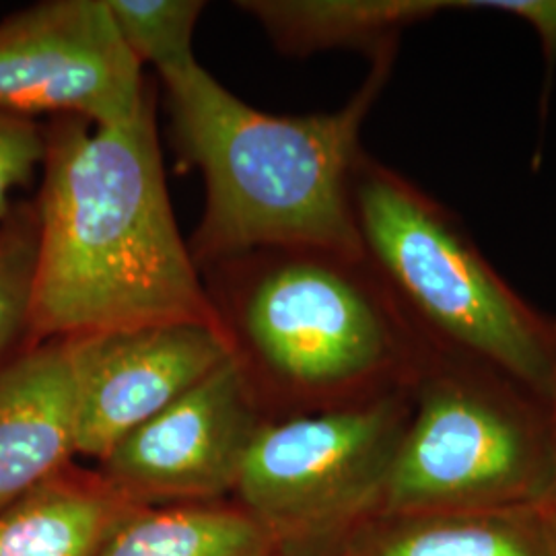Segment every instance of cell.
<instances>
[{
    "instance_id": "10",
    "label": "cell",
    "mask_w": 556,
    "mask_h": 556,
    "mask_svg": "<svg viewBox=\"0 0 556 556\" xmlns=\"http://www.w3.org/2000/svg\"><path fill=\"white\" fill-rule=\"evenodd\" d=\"M77 456L75 386L64 338L0 361V509Z\"/></svg>"
},
{
    "instance_id": "6",
    "label": "cell",
    "mask_w": 556,
    "mask_h": 556,
    "mask_svg": "<svg viewBox=\"0 0 556 556\" xmlns=\"http://www.w3.org/2000/svg\"><path fill=\"white\" fill-rule=\"evenodd\" d=\"M410 415V388L312 415L266 420L236 497L278 556H326L381 507Z\"/></svg>"
},
{
    "instance_id": "2",
    "label": "cell",
    "mask_w": 556,
    "mask_h": 556,
    "mask_svg": "<svg viewBox=\"0 0 556 556\" xmlns=\"http://www.w3.org/2000/svg\"><path fill=\"white\" fill-rule=\"evenodd\" d=\"M397 46L371 56L340 110L273 116L194 62L161 75L179 157L200 172L204 213L188 248L200 268L256 250L363 256L353 176L363 124L392 77Z\"/></svg>"
},
{
    "instance_id": "5",
    "label": "cell",
    "mask_w": 556,
    "mask_h": 556,
    "mask_svg": "<svg viewBox=\"0 0 556 556\" xmlns=\"http://www.w3.org/2000/svg\"><path fill=\"white\" fill-rule=\"evenodd\" d=\"M551 452L544 397L433 349L410 388V415L378 514L536 505L548 491Z\"/></svg>"
},
{
    "instance_id": "11",
    "label": "cell",
    "mask_w": 556,
    "mask_h": 556,
    "mask_svg": "<svg viewBox=\"0 0 556 556\" xmlns=\"http://www.w3.org/2000/svg\"><path fill=\"white\" fill-rule=\"evenodd\" d=\"M326 556H556L544 503L489 511L376 514Z\"/></svg>"
},
{
    "instance_id": "18",
    "label": "cell",
    "mask_w": 556,
    "mask_h": 556,
    "mask_svg": "<svg viewBox=\"0 0 556 556\" xmlns=\"http://www.w3.org/2000/svg\"><path fill=\"white\" fill-rule=\"evenodd\" d=\"M491 13H503L523 21L536 31L544 56L546 80L542 87V110H546L556 68V0H491Z\"/></svg>"
},
{
    "instance_id": "7",
    "label": "cell",
    "mask_w": 556,
    "mask_h": 556,
    "mask_svg": "<svg viewBox=\"0 0 556 556\" xmlns=\"http://www.w3.org/2000/svg\"><path fill=\"white\" fill-rule=\"evenodd\" d=\"M149 96L105 0H46L0 21V114L116 126Z\"/></svg>"
},
{
    "instance_id": "17",
    "label": "cell",
    "mask_w": 556,
    "mask_h": 556,
    "mask_svg": "<svg viewBox=\"0 0 556 556\" xmlns=\"http://www.w3.org/2000/svg\"><path fill=\"white\" fill-rule=\"evenodd\" d=\"M43 153V124L0 114V219L15 204L13 192L40 172Z\"/></svg>"
},
{
    "instance_id": "14",
    "label": "cell",
    "mask_w": 556,
    "mask_h": 556,
    "mask_svg": "<svg viewBox=\"0 0 556 556\" xmlns=\"http://www.w3.org/2000/svg\"><path fill=\"white\" fill-rule=\"evenodd\" d=\"M100 556H278L241 505L223 501L142 505L122 521Z\"/></svg>"
},
{
    "instance_id": "3",
    "label": "cell",
    "mask_w": 556,
    "mask_h": 556,
    "mask_svg": "<svg viewBox=\"0 0 556 556\" xmlns=\"http://www.w3.org/2000/svg\"><path fill=\"white\" fill-rule=\"evenodd\" d=\"M200 277L268 420L408 390L433 351L365 256L256 250Z\"/></svg>"
},
{
    "instance_id": "13",
    "label": "cell",
    "mask_w": 556,
    "mask_h": 556,
    "mask_svg": "<svg viewBox=\"0 0 556 556\" xmlns=\"http://www.w3.org/2000/svg\"><path fill=\"white\" fill-rule=\"evenodd\" d=\"M241 13L287 56L361 50L369 59L397 46L408 27L443 13L480 11L478 0H239Z\"/></svg>"
},
{
    "instance_id": "12",
    "label": "cell",
    "mask_w": 556,
    "mask_h": 556,
    "mask_svg": "<svg viewBox=\"0 0 556 556\" xmlns=\"http://www.w3.org/2000/svg\"><path fill=\"white\" fill-rule=\"evenodd\" d=\"M139 503L73 462L0 509V556H100Z\"/></svg>"
},
{
    "instance_id": "9",
    "label": "cell",
    "mask_w": 556,
    "mask_h": 556,
    "mask_svg": "<svg viewBox=\"0 0 556 556\" xmlns=\"http://www.w3.org/2000/svg\"><path fill=\"white\" fill-rule=\"evenodd\" d=\"M75 386V445L101 462L231 358L219 328L160 324L64 338Z\"/></svg>"
},
{
    "instance_id": "8",
    "label": "cell",
    "mask_w": 556,
    "mask_h": 556,
    "mask_svg": "<svg viewBox=\"0 0 556 556\" xmlns=\"http://www.w3.org/2000/svg\"><path fill=\"white\" fill-rule=\"evenodd\" d=\"M268 418L233 358L225 361L100 462L139 505L208 503L236 493L248 452Z\"/></svg>"
},
{
    "instance_id": "4",
    "label": "cell",
    "mask_w": 556,
    "mask_h": 556,
    "mask_svg": "<svg viewBox=\"0 0 556 556\" xmlns=\"http://www.w3.org/2000/svg\"><path fill=\"white\" fill-rule=\"evenodd\" d=\"M353 208L363 256L418 337L548 402L556 316L498 275L454 211L367 153L355 167Z\"/></svg>"
},
{
    "instance_id": "1",
    "label": "cell",
    "mask_w": 556,
    "mask_h": 556,
    "mask_svg": "<svg viewBox=\"0 0 556 556\" xmlns=\"http://www.w3.org/2000/svg\"><path fill=\"white\" fill-rule=\"evenodd\" d=\"M31 340L206 324L219 328L167 194L155 103L116 126L43 124Z\"/></svg>"
},
{
    "instance_id": "15",
    "label": "cell",
    "mask_w": 556,
    "mask_h": 556,
    "mask_svg": "<svg viewBox=\"0 0 556 556\" xmlns=\"http://www.w3.org/2000/svg\"><path fill=\"white\" fill-rule=\"evenodd\" d=\"M40 270V220L36 202H15L0 219V361L31 340Z\"/></svg>"
},
{
    "instance_id": "16",
    "label": "cell",
    "mask_w": 556,
    "mask_h": 556,
    "mask_svg": "<svg viewBox=\"0 0 556 556\" xmlns=\"http://www.w3.org/2000/svg\"><path fill=\"white\" fill-rule=\"evenodd\" d=\"M119 40L140 66L161 75L194 62V31L204 0H105Z\"/></svg>"
},
{
    "instance_id": "19",
    "label": "cell",
    "mask_w": 556,
    "mask_h": 556,
    "mask_svg": "<svg viewBox=\"0 0 556 556\" xmlns=\"http://www.w3.org/2000/svg\"><path fill=\"white\" fill-rule=\"evenodd\" d=\"M548 410H551V443H553V452H551V482H548V491L544 497V507L548 509V514L553 516L556 523V386L553 394L548 397Z\"/></svg>"
}]
</instances>
